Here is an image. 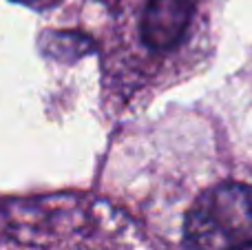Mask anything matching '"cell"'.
Listing matches in <instances>:
<instances>
[{
  "label": "cell",
  "instance_id": "4",
  "mask_svg": "<svg viewBox=\"0 0 252 250\" xmlns=\"http://www.w3.org/2000/svg\"><path fill=\"white\" fill-rule=\"evenodd\" d=\"M232 250H252V239H250V242H246V244H241V246L232 248Z\"/></svg>",
  "mask_w": 252,
  "mask_h": 250
},
{
  "label": "cell",
  "instance_id": "2",
  "mask_svg": "<svg viewBox=\"0 0 252 250\" xmlns=\"http://www.w3.org/2000/svg\"><path fill=\"white\" fill-rule=\"evenodd\" d=\"M252 239V186L223 182L195 199L184 219L188 250H232Z\"/></svg>",
  "mask_w": 252,
  "mask_h": 250
},
{
  "label": "cell",
  "instance_id": "3",
  "mask_svg": "<svg viewBox=\"0 0 252 250\" xmlns=\"http://www.w3.org/2000/svg\"><path fill=\"white\" fill-rule=\"evenodd\" d=\"M11 2L25 4V7H31V9H35V11H49V9L62 4L64 0H11Z\"/></svg>",
  "mask_w": 252,
  "mask_h": 250
},
{
  "label": "cell",
  "instance_id": "1",
  "mask_svg": "<svg viewBox=\"0 0 252 250\" xmlns=\"http://www.w3.org/2000/svg\"><path fill=\"white\" fill-rule=\"evenodd\" d=\"M226 0H109L97 38L100 106L120 120L199 73Z\"/></svg>",
  "mask_w": 252,
  "mask_h": 250
}]
</instances>
